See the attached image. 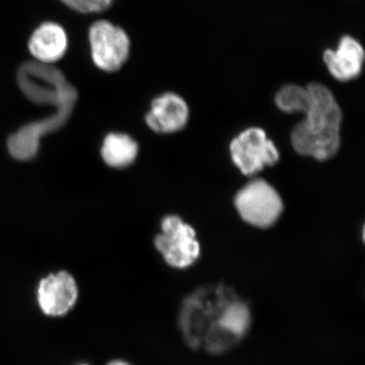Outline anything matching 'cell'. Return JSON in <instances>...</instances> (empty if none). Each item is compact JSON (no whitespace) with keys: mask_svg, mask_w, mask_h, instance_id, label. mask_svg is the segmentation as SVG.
Instances as JSON below:
<instances>
[{"mask_svg":"<svg viewBox=\"0 0 365 365\" xmlns=\"http://www.w3.org/2000/svg\"><path fill=\"white\" fill-rule=\"evenodd\" d=\"M323 59L331 76L346 83L361 73L365 59L364 46L355 38L346 35L341 38L335 50L324 52Z\"/></svg>","mask_w":365,"mask_h":365,"instance_id":"9","label":"cell"},{"mask_svg":"<svg viewBox=\"0 0 365 365\" xmlns=\"http://www.w3.org/2000/svg\"><path fill=\"white\" fill-rule=\"evenodd\" d=\"M68 47V38L63 26L52 21L38 26L29 39L28 48L36 61L56 63L63 58Z\"/></svg>","mask_w":365,"mask_h":365,"instance_id":"10","label":"cell"},{"mask_svg":"<svg viewBox=\"0 0 365 365\" xmlns=\"http://www.w3.org/2000/svg\"><path fill=\"white\" fill-rule=\"evenodd\" d=\"M235 207L245 222L257 227H269L279 218L283 203L269 182L254 180L237 194Z\"/></svg>","mask_w":365,"mask_h":365,"instance_id":"5","label":"cell"},{"mask_svg":"<svg viewBox=\"0 0 365 365\" xmlns=\"http://www.w3.org/2000/svg\"><path fill=\"white\" fill-rule=\"evenodd\" d=\"M83 365H86V364H83Z\"/></svg>","mask_w":365,"mask_h":365,"instance_id":"15","label":"cell"},{"mask_svg":"<svg viewBox=\"0 0 365 365\" xmlns=\"http://www.w3.org/2000/svg\"><path fill=\"white\" fill-rule=\"evenodd\" d=\"M155 248L174 268L193 265L200 255V245L191 225L177 215H168L162 222V232L155 237Z\"/></svg>","mask_w":365,"mask_h":365,"instance_id":"3","label":"cell"},{"mask_svg":"<svg viewBox=\"0 0 365 365\" xmlns=\"http://www.w3.org/2000/svg\"><path fill=\"white\" fill-rule=\"evenodd\" d=\"M307 88L309 104L304 112L306 117L292 130V146L299 155L328 160L339 150L342 112L326 86L312 83Z\"/></svg>","mask_w":365,"mask_h":365,"instance_id":"2","label":"cell"},{"mask_svg":"<svg viewBox=\"0 0 365 365\" xmlns=\"http://www.w3.org/2000/svg\"><path fill=\"white\" fill-rule=\"evenodd\" d=\"M145 119L148 127L153 131L174 133L186 126L189 107L186 101L177 93H163L153 101Z\"/></svg>","mask_w":365,"mask_h":365,"instance_id":"8","label":"cell"},{"mask_svg":"<svg viewBox=\"0 0 365 365\" xmlns=\"http://www.w3.org/2000/svg\"><path fill=\"white\" fill-rule=\"evenodd\" d=\"M275 103L282 112L304 113L309 104V91L307 86L292 83L283 86L276 93Z\"/></svg>","mask_w":365,"mask_h":365,"instance_id":"12","label":"cell"},{"mask_svg":"<svg viewBox=\"0 0 365 365\" xmlns=\"http://www.w3.org/2000/svg\"><path fill=\"white\" fill-rule=\"evenodd\" d=\"M252 326L251 309L230 288H200L182 302L179 329L189 347L209 354L230 351L246 337Z\"/></svg>","mask_w":365,"mask_h":365,"instance_id":"1","label":"cell"},{"mask_svg":"<svg viewBox=\"0 0 365 365\" xmlns=\"http://www.w3.org/2000/svg\"><path fill=\"white\" fill-rule=\"evenodd\" d=\"M91 55L101 71L115 72L124 66L130 55L131 42L123 29L110 21H96L88 32Z\"/></svg>","mask_w":365,"mask_h":365,"instance_id":"4","label":"cell"},{"mask_svg":"<svg viewBox=\"0 0 365 365\" xmlns=\"http://www.w3.org/2000/svg\"><path fill=\"white\" fill-rule=\"evenodd\" d=\"M60 1L78 13L98 14L109 9L114 0H60Z\"/></svg>","mask_w":365,"mask_h":365,"instance_id":"13","label":"cell"},{"mask_svg":"<svg viewBox=\"0 0 365 365\" xmlns=\"http://www.w3.org/2000/svg\"><path fill=\"white\" fill-rule=\"evenodd\" d=\"M232 160L242 174L254 175L279 160V151L260 128H249L230 143Z\"/></svg>","mask_w":365,"mask_h":365,"instance_id":"6","label":"cell"},{"mask_svg":"<svg viewBox=\"0 0 365 365\" xmlns=\"http://www.w3.org/2000/svg\"><path fill=\"white\" fill-rule=\"evenodd\" d=\"M108 365H130L129 364H127V362L122 361V360H116V361H113L111 364H109Z\"/></svg>","mask_w":365,"mask_h":365,"instance_id":"14","label":"cell"},{"mask_svg":"<svg viewBox=\"0 0 365 365\" xmlns=\"http://www.w3.org/2000/svg\"><path fill=\"white\" fill-rule=\"evenodd\" d=\"M78 289L73 276L66 271L50 274L41 280L38 288V302L47 316H63L73 307Z\"/></svg>","mask_w":365,"mask_h":365,"instance_id":"7","label":"cell"},{"mask_svg":"<svg viewBox=\"0 0 365 365\" xmlns=\"http://www.w3.org/2000/svg\"><path fill=\"white\" fill-rule=\"evenodd\" d=\"M138 145L130 136L111 133L106 137L102 148L104 162L113 168H125L135 160Z\"/></svg>","mask_w":365,"mask_h":365,"instance_id":"11","label":"cell"}]
</instances>
